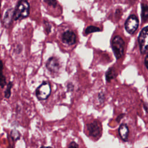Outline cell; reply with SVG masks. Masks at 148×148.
<instances>
[{"instance_id": "cell-19", "label": "cell", "mask_w": 148, "mask_h": 148, "mask_svg": "<svg viewBox=\"0 0 148 148\" xmlns=\"http://www.w3.org/2000/svg\"><path fill=\"white\" fill-rule=\"evenodd\" d=\"M69 147H78L79 145L75 142H72L68 146Z\"/></svg>"}, {"instance_id": "cell-1", "label": "cell", "mask_w": 148, "mask_h": 148, "mask_svg": "<svg viewBox=\"0 0 148 148\" xmlns=\"http://www.w3.org/2000/svg\"><path fill=\"white\" fill-rule=\"evenodd\" d=\"M29 14V4L27 0H20L13 12V20L23 19Z\"/></svg>"}, {"instance_id": "cell-10", "label": "cell", "mask_w": 148, "mask_h": 148, "mask_svg": "<svg viewBox=\"0 0 148 148\" xmlns=\"http://www.w3.org/2000/svg\"><path fill=\"white\" fill-rule=\"evenodd\" d=\"M119 134L123 140L126 142L128 140L129 130L125 124H121L119 128Z\"/></svg>"}, {"instance_id": "cell-6", "label": "cell", "mask_w": 148, "mask_h": 148, "mask_svg": "<svg viewBox=\"0 0 148 148\" xmlns=\"http://www.w3.org/2000/svg\"><path fill=\"white\" fill-rule=\"evenodd\" d=\"M87 130L90 136L95 138H99L101 135V125L98 121H94L87 124Z\"/></svg>"}, {"instance_id": "cell-2", "label": "cell", "mask_w": 148, "mask_h": 148, "mask_svg": "<svg viewBox=\"0 0 148 148\" xmlns=\"http://www.w3.org/2000/svg\"><path fill=\"white\" fill-rule=\"evenodd\" d=\"M111 46L116 59L121 58L124 53L125 43L123 38L119 35L115 36L111 42Z\"/></svg>"}, {"instance_id": "cell-3", "label": "cell", "mask_w": 148, "mask_h": 148, "mask_svg": "<svg viewBox=\"0 0 148 148\" xmlns=\"http://www.w3.org/2000/svg\"><path fill=\"white\" fill-rule=\"evenodd\" d=\"M51 93V87L48 82H44L42 83L35 91V94L39 100L46 99Z\"/></svg>"}, {"instance_id": "cell-15", "label": "cell", "mask_w": 148, "mask_h": 148, "mask_svg": "<svg viewBox=\"0 0 148 148\" xmlns=\"http://www.w3.org/2000/svg\"><path fill=\"white\" fill-rule=\"evenodd\" d=\"M12 82H9L7 85V88L5 91V97L6 98H9L11 95V88L12 87Z\"/></svg>"}, {"instance_id": "cell-16", "label": "cell", "mask_w": 148, "mask_h": 148, "mask_svg": "<svg viewBox=\"0 0 148 148\" xmlns=\"http://www.w3.org/2000/svg\"><path fill=\"white\" fill-rule=\"evenodd\" d=\"M44 1L49 5L53 7H56L57 5V0H44Z\"/></svg>"}, {"instance_id": "cell-17", "label": "cell", "mask_w": 148, "mask_h": 148, "mask_svg": "<svg viewBox=\"0 0 148 148\" xmlns=\"http://www.w3.org/2000/svg\"><path fill=\"white\" fill-rule=\"evenodd\" d=\"M44 24H45V28L46 31V33L49 34L51 30V25L49 24V23L47 21H44Z\"/></svg>"}, {"instance_id": "cell-8", "label": "cell", "mask_w": 148, "mask_h": 148, "mask_svg": "<svg viewBox=\"0 0 148 148\" xmlns=\"http://www.w3.org/2000/svg\"><path fill=\"white\" fill-rule=\"evenodd\" d=\"M62 40L65 43L69 45H72L76 43V36L73 31L68 30L62 34Z\"/></svg>"}, {"instance_id": "cell-18", "label": "cell", "mask_w": 148, "mask_h": 148, "mask_svg": "<svg viewBox=\"0 0 148 148\" xmlns=\"http://www.w3.org/2000/svg\"><path fill=\"white\" fill-rule=\"evenodd\" d=\"M98 99H99V101L100 102H103L104 99H105V96H104V94L102 92V93H99L98 94Z\"/></svg>"}, {"instance_id": "cell-12", "label": "cell", "mask_w": 148, "mask_h": 148, "mask_svg": "<svg viewBox=\"0 0 148 148\" xmlns=\"http://www.w3.org/2000/svg\"><path fill=\"white\" fill-rule=\"evenodd\" d=\"M148 16V7L145 3L141 5V18L143 22H146Z\"/></svg>"}, {"instance_id": "cell-23", "label": "cell", "mask_w": 148, "mask_h": 148, "mask_svg": "<svg viewBox=\"0 0 148 148\" xmlns=\"http://www.w3.org/2000/svg\"><path fill=\"white\" fill-rule=\"evenodd\" d=\"M0 7H1V2H0ZM0 18H1V13H0Z\"/></svg>"}, {"instance_id": "cell-14", "label": "cell", "mask_w": 148, "mask_h": 148, "mask_svg": "<svg viewBox=\"0 0 148 148\" xmlns=\"http://www.w3.org/2000/svg\"><path fill=\"white\" fill-rule=\"evenodd\" d=\"M98 31H101V29L99 28L95 27V26L90 25L86 28V29L85 30V33H86V34H91L92 32H98Z\"/></svg>"}, {"instance_id": "cell-4", "label": "cell", "mask_w": 148, "mask_h": 148, "mask_svg": "<svg viewBox=\"0 0 148 148\" xmlns=\"http://www.w3.org/2000/svg\"><path fill=\"white\" fill-rule=\"evenodd\" d=\"M147 26H146L140 32L138 39L140 51L142 54H145L147 51Z\"/></svg>"}, {"instance_id": "cell-20", "label": "cell", "mask_w": 148, "mask_h": 148, "mask_svg": "<svg viewBox=\"0 0 148 148\" xmlns=\"http://www.w3.org/2000/svg\"><path fill=\"white\" fill-rule=\"evenodd\" d=\"M147 61H148V60H147V55H146V57H145V61H144L145 65V66H146V69H147V65H148Z\"/></svg>"}, {"instance_id": "cell-13", "label": "cell", "mask_w": 148, "mask_h": 148, "mask_svg": "<svg viewBox=\"0 0 148 148\" xmlns=\"http://www.w3.org/2000/svg\"><path fill=\"white\" fill-rule=\"evenodd\" d=\"M3 65L2 61H0V86L1 88H3L6 84V77L3 74Z\"/></svg>"}, {"instance_id": "cell-11", "label": "cell", "mask_w": 148, "mask_h": 148, "mask_svg": "<svg viewBox=\"0 0 148 148\" xmlns=\"http://www.w3.org/2000/svg\"><path fill=\"white\" fill-rule=\"evenodd\" d=\"M117 76V74L116 72V70L114 68H109V69L106 72V80L108 82H110L112 80L115 79Z\"/></svg>"}, {"instance_id": "cell-9", "label": "cell", "mask_w": 148, "mask_h": 148, "mask_svg": "<svg viewBox=\"0 0 148 148\" xmlns=\"http://www.w3.org/2000/svg\"><path fill=\"white\" fill-rule=\"evenodd\" d=\"M13 12L14 10L13 9H9L6 12L4 15L3 24L6 28L9 27L12 23L13 20Z\"/></svg>"}, {"instance_id": "cell-21", "label": "cell", "mask_w": 148, "mask_h": 148, "mask_svg": "<svg viewBox=\"0 0 148 148\" xmlns=\"http://www.w3.org/2000/svg\"><path fill=\"white\" fill-rule=\"evenodd\" d=\"M124 114H120V115H119L118 117H117V119H116V120H117V122H119L120 121V120L124 117Z\"/></svg>"}, {"instance_id": "cell-7", "label": "cell", "mask_w": 148, "mask_h": 148, "mask_svg": "<svg viewBox=\"0 0 148 148\" xmlns=\"http://www.w3.org/2000/svg\"><path fill=\"white\" fill-rule=\"evenodd\" d=\"M46 66L50 72L56 73L58 71L60 65L59 61L57 60V58L54 57H51L47 60Z\"/></svg>"}, {"instance_id": "cell-22", "label": "cell", "mask_w": 148, "mask_h": 148, "mask_svg": "<svg viewBox=\"0 0 148 148\" xmlns=\"http://www.w3.org/2000/svg\"><path fill=\"white\" fill-rule=\"evenodd\" d=\"M145 105H144L143 104V106H144V108H145V110H146V112H147V103H145Z\"/></svg>"}, {"instance_id": "cell-5", "label": "cell", "mask_w": 148, "mask_h": 148, "mask_svg": "<svg viewBox=\"0 0 148 148\" xmlns=\"http://www.w3.org/2000/svg\"><path fill=\"white\" fill-rule=\"evenodd\" d=\"M139 26V20L138 17L134 15H130L126 20L124 27L127 32L130 34H133L138 29Z\"/></svg>"}]
</instances>
